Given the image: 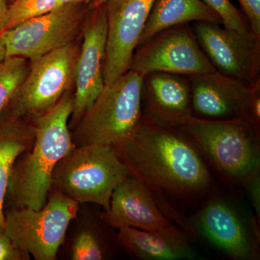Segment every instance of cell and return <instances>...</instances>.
Masks as SVG:
<instances>
[{
	"label": "cell",
	"instance_id": "cell-28",
	"mask_svg": "<svg viewBox=\"0 0 260 260\" xmlns=\"http://www.w3.org/2000/svg\"><path fill=\"white\" fill-rule=\"evenodd\" d=\"M111 1H113V0H93V1L92 2L90 8H91L92 9H94V8H99V7L107 4V3Z\"/></svg>",
	"mask_w": 260,
	"mask_h": 260
},
{
	"label": "cell",
	"instance_id": "cell-13",
	"mask_svg": "<svg viewBox=\"0 0 260 260\" xmlns=\"http://www.w3.org/2000/svg\"><path fill=\"white\" fill-rule=\"evenodd\" d=\"M84 23L83 41L75 66L74 107L72 117L79 121L104 88V62L107 39L104 5L94 8Z\"/></svg>",
	"mask_w": 260,
	"mask_h": 260
},
{
	"label": "cell",
	"instance_id": "cell-23",
	"mask_svg": "<svg viewBox=\"0 0 260 260\" xmlns=\"http://www.w3.org/2000/svg\"><path fill=\"white\" fill-rule=\"evenodd\" d=\"M104 251L99 241L91 232L84 231L75 239L72 251L73 260H101Z\"/></svg>",
	"mask_w": 260,
	"mask_h": 260
},
{
	"label": "cell",
	"instance_id": "cell-11",
	"mask_svg": "<svg viewBox=\"0 0 260 260\" xmlns=\"http://www.w3.org/2000/svg\"><path fill=\"white\" fill-rule=\"evenodd\" d=\"M191 28L216 71L249 85L260 84L259 38L243 35L210 22H194Z\"/></svg>",
	"mask_w": 260,
	"mask_h": 260
},
{
	"label": "cell",
	"instance_id": "cell-8",
	"mask_svg": "<svg viewBox=\"0 0 260 260\" xmlns=\"http://www.w3.org/2000/svg\"><path fill=\"white\" fill-rule=\"evenodd\" d=\"M129 70L191 76L215 70L202 50L189 23L171 27L137 47Z\"/></svg>",
	"mask_w": 260,
	"mask_h": 260
},
{
	"label": "cell",
	"instance_id": "cell-6",
	"mask_svg": "<svg viewBox=\"0 0 260 260\" xmlns=\"http://www.w3.org/2000/svg\"><path fill=\"white\" fill-rule=\"evenodd\" d=\"M78 205L56 190L39 210L15 208L5 213V232L23 253L37 260H54L64 242Z\"/></svg>",
	"mask_w": 260,
	"mask_h": 260
},
{
	"label": "cell",
	"instance_id": "cell-10",
	"mask_svg": "<svg viewBox=\"0 0 260 260\" xmlns=\"http://www.w3.org/2000/svg\"><path fill=\"white\" fill-rule=\"evenodd\" d=\"M189 78L193 116L213 120L247 118L259 124L260 84L249 85L216 70Z\"/></svg>",
	"mask_w": 260,
	"mask_h": 260
},
{
	"label": "cell",
	"instance_id": "cell-17",
	"mask_svg": "<svg viewBox=\"0 0 260 260\" xmlns=\"http://www.w3.org/2000/svg\"><path fill=\"white\" fill-rule=\"evenodd\" d=\"M117 239L133 255L141 259H194V251L186 235L172 224L156 230L117 228Z\"/></svg>",
	"mask_w": 260,
	"mask_h": 260
},
{
	"label": "cell",
	"instance_id": "cell-16",
	"mask_svg": "<svg viewBox=\"0 0 260 260\" xmlns=\"http://www.w3.org/2000/svg\"><path fill=\"white\" fill-rule=\"evenodd\" d=\"M150 189L129 174L114 189L109 208L102 218L112 226L156 230L171 225L153 199Z\"/></svg>",
	"mask_w": 260,
	"mask_h": 260
},
{
	"label": "cell",
	"instance_id": "cell-18",
	"mask_svg": "<svg viewBox=\"0 0 260 260\" xmlns=\"http://www.w3.org/2000/svg\"><path fill=\"white\" fill-rule=\"evenodd\" d=\"M197 21L223 25L218 13L202 0H155L137 47L165 29Z\"/></svg>",
	"mask_w": 260,
	"mask_h": 260
},
{
	"label": "cell",
	"instance_id": "cell-22",
	"mask_svg": "<svg viewBox=\"0 0 260 260\" xmlns=\"http://www.w3.org/2000/svg\"><path fill=\"white\" fill-rule=\"evenodd\" d=\"M205 5L218 13L225 28L232 29L243 35H254L249 23L229 0H202Z\"/></svg>",
	"mask_w": 260,
	"mask_h": 260
},
{
	"label": "cell",
	"instance_id": "cell-21",
	"mask_svg": "<svg viewBox=\"0 0 260 260\" xmlns=\"http://www.w3.org/2000/svg\"><path fill=\"white\" fill-rule=\"evenodd\" d=\"M59 7V0H13L8 5L1 32L14 28L26 20L47 14Z\"/></svg>",
	"mask_w": 260,
	"mask_h": 260
},
{
	"label": "cell",
	"instance_id": "cell-1",
	"mask_svg": "<svg viewBox=\"0 0 260 260\" xmlns=\"http://www.w3.org/2000/svg\"><path fill=\"white\" fill-rule=\"evenodd\" d=\"M192 142L182 126L143 119L128 138L113 146L130 174L150 190L189 197L211 185L209 170Z\"/></svg>",
	"mask_w": 260,
	"mask_h": 260
},
{
	"label": "cell",
	"instance_id": "cell-4",
	"mask_svg": "<svg viewBox=\"0 0 260 260\" xmlns=\"http://www.w3.org/2000/svg\"><path fill=\"white\" fill-rule=\"evenodd\" d=\"M129 174L113 145H80L58 162L51 186L79 204L95 203L107 211L114 189Z\"/></svg>",
	"mask_w": 260,
	"mask_h": 260
},
{
	"label": "cell",
	"instance_id": "cell-27",
	"mask_svg": "<svg viewBox=\"0 0 260 260\" xmlns=\"http://www.w3.org/2000/svg\"><path fill=\"white\" fill-rule=\"evenodd\" d=\"M8 7V0H0V32L3 30V23H4Z\"/></svg>",
	"mask_w": 260,
	"mask_h": 260
},
{
	"label": "cell",
	"instance_id": "cell-24",
	"mask_svg": "<svg viewBox=\"0 0 260 260\" xmlns=\"http://www.w3.org/2000/svg\"><path fill=\"white\" fill-rule=\"evenodd\" d=\"M251 32L260 39V0H239Z\"/></svg>",
	"mask_w": 260,
	"mask_h": 260
},
{
	"label": "cell",
	"instance_id": "cell-12",
	"mask_svg": "<svg viewBox=\"0 0 260 260\" xmlns=\"http://www.w3.org/2000/svg\"><path fill=\"white\" fill-rule=\"evenodd\" d=\"M155 0H113L104 5L107 39L104 80L110 85L129 70Z\"/></svg>",
	"mask_w": 260,
	"mask_h": 260
},
{
	"label": "cell",
	"instance_id": "cell-25",
	"mask_svg": "<svg viewBox=\"0 0 260 260\" xmlns=\"http://www.w3.org/2000/svg\"><path fill=\"white\" fill-rule=\"evenodd\" d=\"M29 257L15 246L5 231L0 232V260L29 259Z\"/></svg>",
	"mask_w": 260,
	"mask_h": 260
},
{
	"label": "cell",
	"instance_id": "cell-9",
	"mask_svg": "<svg viewBox=\"0 0 260 260\" xmlns=\"http://www.w3.org/2000/svg\"><path fill=\"white\" fill-rule=\"evenodd\" d=\"M85 11L80 4L61 5L47 14L0 32L7 57L30 60L73 43Z\"/></svg>",
	"mask_w": 260,
	"mask_h": 260
},
{
	"label": "cell",
	"instance_id": "cell-26",
	"mask_svg": "<svg viewBox=\"0 0 260 260\" xmlns=\"http://www.w3.org/2000/svg\"><path fill=\"white\" fill-rule=\"evenodd\" d=\"M250 195V199L253 207L256 213V217L259 220L260 218V180L259 174L253 178L245 185Z\"/></svg>",
	"mask_w": 260,
	"mask_h": 260
},
{
	"label": "cell",
	"instance_id": "cell-3",
	"mask_svg": "<svg viewBox=\"0 0 260 260\" xmlns=\"http://www.w3.org/2000/svg\"><path fill=\"white\" fill-rule=\"evenodd\" d=\"M219 172L245 186L259 174V124L247 118L213 119L191 116L184 125Z\"/></svg>",
	"mask_w": 260,
	"mask_h": 260
},
{
	"label": "cell",
	"instance_id": "cell-14",
	"mask_svg": "<svg viewBox=\"0 0 260 260\" xmlns=\"http://www.w3.org/2000/svg\"><path fill=\"white\" fill-rule=\"evenodd\" d=\"M196 225L210 244L237 260L254 259L257 256L256 225L249 227L240 212L223 199L210 201L196 218Z\"/></svg>",
	"mask_w": 260,
	"mask_h": 260
},
{
	"label": "cell",
	"instance_id": "cell-31",
	"mask_svg": "<svg viewBox=\"0 0 260 260\" xmlns=\"http://www.w3.org/2000/svg\"><path fill=\"white\" fill-rule=\"evenodd\" d=\"M9 1H11V2H10V3H12V2L13 1V0H9Z\"/></svg>",
	"mask_w": 260,
	"mask_h": 260
},
{
	"label": "cell",
	"instance_id": "cell-5",
	"mask_svg": "<svg viewBox=\"0 0 260 260\" xmlns=\"http://www.w3.org/2000/svg\"><path fill=\"white\" fill-rule=\"evenodd\" d=\"M144 75L129 70L104 85L80 119L75 146L114 145L129 136L143 120L142 92Z\"/></svg>",
	"mask_w": 260,
	"mask_h": 260
},
{
	"label": "cell",
	"instance_id": "cell-7",
	"mask_svg": "<svg viewBox=\"0 0 260 260\" xmlns=\"http://www.w3.org/2000/svg\"><path fill=\"white\" fill-rule=\"evenodd\" d=\"M79 48L74 43L31 60L9 107L12 119L39 116L54 107L75 82Z\"/></svg>",
	"mask_w": 260,
	"mask_h": 260
},
{
	"label": "cell",
	"instance_id": "cell-29",
	"mask_svg": "<svg viewBox=\"0 0 260 260\" xmlns=\"http://www.w3.org/2000/svg\"><path fill=\"white\" fill-rule=\"evenodd\" d=\"M83 1H85V0H59V5L61 6V5H65L80 4Z\"/></svg>",
	"mask_w": 260,
	"mask_h": 260
},
{
	"label": "cell",
	"instance_id": "cell-20",
	"mask_svg": "<svg viewBox=\"0 0 260 260\" xmlns=\"http://www.w3.org/2000/svg\"><path fill=\"white\" fill-rule=\"evenodd\" d=\"M28 70L25 58L7 57L0 62V116L6 112Z\"/></svg>",
	"mask_w": 260,
	"mask_h": 260
},
{
	"label": "cell",
	"instance_id": "cell-2",
	"mask_svg": "<svg viewBox=\"0 0 260 260\" xmlns=\"http://www.w3.org/2000/svg\"><path fill=\"white\" fill-rule=\"evenodd\" d=\"M73 107L74 96H64L38 119L34 143L10 175L7 194L15 208L39 210L47 203L56 166L76 147L68 127Z\"/></svg>",
	"mask_w": 260,
	"mask_h": 260
},
{
	"label": "cell",
	"instance_id": "cell-30",
	"mask_svg": "<svg viewBox=\"0 0 260 260\" xmlns=\"http://www.w3.org/2000/svg\"><path fill=\"white\" fill-rule=\"evenodd\" d=\"M7 58L6 51H5V48L3 45V42L0 40V62H2L3 60H5Z\"/></svg>",
	"mask_w": 260,
	"mask_h": 260
},
{
	"label": "cell",
	"instance_id": "cell-19",
	"mask_svg": "<svg viewBox=\"0 0 260 260\" xmlns=\"http://www.w3.org/2000/svg\"><path fill=\"white\" fill-rule=\"evenodd\" d=\"M34 137L19 128L14 119L0 117V232L5 231V200L12 170L19 156L32 146Z\"/></svg>",
	"mask_w": 260,
	"mask_h": 260
},
{
	"label": "cell",
	"instance_id": "cell-15",
	"mask_svg": "<svg viewBox=\"0 0 260 260\" xmlns=\"http://www.w3.org/2000/svg\"><path fill=\"white\" fill-rule=\"evenodd\" d=\"M143 120L160 125L182 126L192 116L189 76L174 73L144 75L142 92Z\"/></svg>",
	"mask_w": 260,
	"mask_h": 260
}]
</instances>
